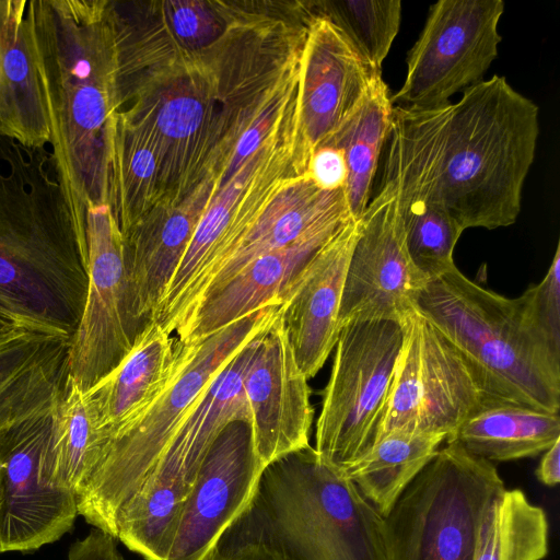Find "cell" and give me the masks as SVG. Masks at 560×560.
<instances>
[{
  "instance_id": "ba28073f",
  "label": "cell",
  "mask_w": 560,
  "mask_h": 560,
  "mask_svg": "<svg viewBox=\"0 0 560 560\" xmlns=\"http://www.w3.org/2000/svg\"><path fill=\"white\" fill-rule=\"evenodd\" d=\"M262 332L245 343L214 376L139 494L119 515L117 539L145 560H166L185 501L219 434L231 422L248 424L243 381Z\"/></svg>"
},
{
  "instance_id": "9a60e30c",
  "label": "cell",
  "mask_w": 560,
  "mask_h": 560,
  "mask_svg": "<svg viewBox=\"0 0 560 560\" xmlns=\"http://www.w3.org/2000/svg\"><path fill=\"white\" fill-rule=\"evenodd\" d=\"M282 306L260 336L243 381L253 447L264 467L310 445L314 415L307 378L295 361L283 324Z\"/></svg>"
},
{
  "instance_id": "836d02e7",
  "label": "cell",
  "mask_w": 560,
  "mask_h": 560,
  "mask_svg": "<svg viewBox=\"0 0 560 560\" xmlns=\"http://www.w3.org/2000/svg\"><path fill=\"white\" fill-rule=\"evenodd\" d=\"M202 560H294L267 541L225 529Z\"/></svg>"
},
{
  "instance_id": "5bb4252c",
  "label": "cell",
  "mask_w": 560,
  "mask_h": 560,
  "mask_svg": "<svg viewBox=\"0 0 560 560\" xmlns=\"http://www.w3.org/2000/svg\"><path fill=\"white\" fill-rule=\"evenodd\" d=\"M54 413L27 420L0 436V552H27L52 544L72 528L79 515L75 495L40 477V457Z\"/></svg>"
},
{
  "instance_id": "44dd1931",
  "label": "cell",
  "mask_w": 560,
  "mask_h": 560,
  "mask_svg": "<svg viewBox=\"0 0 560 560\" xmlns=\"http://www.w3.org/2000/svg\"><path fill=\"white\" fill-rule=\"evenodd\" d=\"M69 343L0 317V436L57 410L68 386Z\"/></svg>"
},
{
  "instance_id": "603a6c76",
  "label": "cell",
  "mask_w": 560,
  "mask_h": 560,
  "mask_svg": "<svg viewBox=\"0 0 560 560\" xmlns=\"http://www.w3.org/2000/svg\"><path fill=\"white\" fill-rule=\"evenodd\" d=\"M176 338L149 320L120 363L89 388L105 444L163 390L172 372ZM104 444V445H105Z\"/></svg>"
},
{
  "instance_id": "d6a6232c",
  "label": "cell",
  "mask_w": 560,
  "mask_h": 560,
  "mask_svg": "<svg viewBox=\"0 0 560 560\" xmlns=\"http://www.w3.org/2000/svg\"><path fill=\"white\" fill-rule=\"evenodd\" d=\"M163 10L172 35L185 47L202 48L223 31L215 14L203 2H166Z\"/></svg>"
},
{
  "instance_id": "f546056e",
  "label": "cell",
  "mask_w": 560,
  "mask_h": 560,
  "mask_svg": "<svg viewBox=\"0 0 560 560\" xmlns=\"http://www.w3.org/2000/svg\"><path fill=\"white\" fill-rule=\"evenodd\" d=\"M548 535L545 510L522 490L504 489L486 513L475 560H542Z\"/></svg>"
},
{
  "instance_id": "83f0119b",
  "label": "cell",
  "mask_w": 560,
  "mask_h": 560,
  "mask_svg": "<svg viewBox=\"0 0 560 560\" xmlns=\"http://www.w3.org/2000/svg\"><path fill=\"white\" fill-rule=\"evenodd\" d=\"M453 440L491 463L533 457L560 440V417L522 406H488L466 420Z\"/></svg>"
},
{
  "instance_id": "4316f807",
  "label": "cell",
  "mask_w": 560,
  "mask_h": 560,
  "mask_svg": "<svg viewBox=\"0 0 560 560\" xmlns=\"http://www.w3.org/2000/svg\"><path fill=\"white\" fill-rule=\"evenodd\" d=\"M104 444L91 398L68 378L66 394L52 416L40 457L43 481L69 490L77 498Z\"/></svg>"
},
{
  "instance_id": "9c48e42d",
  "label": "cell",
  "mask_w": 560,
  "mask_h": 560,
  "mask_svg": "<svg viewBox=\"0 0 560 560\" xmlns=\"http://www.w3.org/2000/svg\"><path fill=\"white\" fill-rule=\"evenodd\" d=\"M402 337L394 319L352 318L340 327L316 421L323 462L343 470L375 442Z\"/></svg>"
},
{
  "instance_id": "8992f818",
  "label": "cell",
  "mask_w": 560,
  "mask_h": 560,
  "mask_svg": "<svg viewBox=\"0 0 560 560\" xmlns=\"http://www.w3.org/2000/svg\"><path fill=\"white\" fill-rule=\"evenodd\" d=\"M412 307L468 364L490 406L560 410V361L532 334L520 299H508L457 267L428 280Z\"/></svg>"
},
{
  "instance_id": "1f68e13d",
  "label": "cell",
  "mask_w": 560,
  "mask_h": 560,
  "mask_svg": "<svg viewBox=\"0 0 560 560\" xmlns=\"http://www.w3.org/2000/svg\"><path fill=\"white\" fill-rule=\"evenodd\" d=\"M524 322L537 340L560 361V244L544 279L518 296Z\"/></svg>"
},
{
  "instance_id": "52a82bcc",
  "label": "cell",
  "mask_w": 560,
  "mask_h": 560,
  "mask_svg": "<svg viewBox=\"0 0 560 560\" xmlns=\"http://www.w3.org/2000/svg\"><path fill=\"white\" fill-rule=\"evenodd\" d=\"M504 489L493 463L446 442L383 516L385 560H475L486 513Z\"/></svg>"
},
{
  "instance_id": "7a4b0ae2",
  "label": "cell",
  "mask_w": 560,
  "mask_h": 560,
  "mask_svg": "<svg viewBox=\"0 0 560 560\" xmlns=\"http://www.w3.org/2000/svg\"><path fill=\"white\" fill-rule=\"evenodd\" d=\"M89 285L50 150L0 136V299L30 327L71 338Z\"/></svg>"
},
{
  "instance_id": "f1b7e54d",
  "label": "cell",
  "mask_w": 560,
  "mask_h": 560,
  "mask_svg": "<svg viewBox=\"0 0 560 560\" xmlns=\"http://www.w3.org/2000/svg\"><path fill=\"white\" fill-rule=\"evenodd\" d=\"M445 442L440 435L390 432L342 471L384 516Z\"/></svg>"
},
{
  "instance_id": "d590c367",
  "label": "cell",
  "mask_w": 560,
  "mask_h": 560,
  "mask_svg": "<svg viewBox=\"0 0 560 560\" xmlns=\"http://www.w3.org/2000/svg\"><path fill=\"white\" fill-rule=\"evenodd\" d=\"M116 540L109 534L94 528L70 546L66 560H125Z\"/></svg>"
},
{
  "instance_id": "484cf974",
  "label": "cell",
  "mask_w": 560,
  "mask_h": 560,
  "mask_svg": "<svg viewBox=\"0 0 560 560\" xmlns=\"http://www.w3.org/2000/svg\"><path fill=\"white\" fill-rule=\"evenodd\" d=\"M390 95L382 73L374 74L353 109L322 143L332 144L343 153L346 203L355 220L371 200L378 159L389 135L394 109Z\"/></svg>"
},
{
  "instance_id": "d6986e66",
  "label": "cell",
  "mask_w": 560,
  "mask_h": 560,
  "mask_svg": "<svg viewBox=\"0 0 560 560\" xmlns=\"http://www.w3.org/2000/svg\"><path fill=\"white\" fill-rule=\"evenodd\" d=\"M350 218L331 219L293 244L252 260L195 310L176 338H206L266 305L285 303L314 256Z\"/></svg>"
},
{
  "instance_id": "e575fe53",
  "label": "cell",
  "mask_w": 560,
  "mask_h": 560,
  "mask_svg": "<svg viewBox=\"0 0 560 560\" xmlns=\"http://www.w3.org/2000/svg\"><path fill=\"white\" fill-rule=\"evenodd\" d=\"M307 175L320 189H345L347 166L342 151L329 143L317 147L310 158Z\"/></svg>"
},
{
  "instance_id": "7402d4cb",
  "label": "cell",
  "mask_w": 560,
  "mask_h": 560,
  "mask_svg": "<svg viewBox=\"0 0 560 560\" xmlns=\"http://www.w3.org/2000/svg\"><path fill=\"white\" fill-rule=\"evenodd\" d=\"M0 136L31 148L50 142L30 0H0Z\"/></svg>"
},
{
  "instance_id": "3957f363",
  "label": "cell",
  "mask_w": 560,
  "mask_h": 560,
  "mask_svg": "<svg viewBox=\"0 0 560 560\" xmlns=\"http://www.w3.org/2000/svg\"><path fill=\"white\" fill-rule=\"evenodd\" d=\"M538 136V106L503 75L469 86L448 104L438 178L444 203L464 231L516 222Z\"/></svg>"
},
{
  "instance_id": "277c9868",
  "label": "cell",
  "mask_w": 560,
  "mask_h": 560,
  "mask_svg": "<svg viewBox=\"0 0 560 560\" xmlns=\"http://www.w3.org/2000/svg\"><path fill=\"white\" fill-rule=\"evenodd\" d=\"M228 529L275 545L294 560H385L383 516L311 445L265 467L250 502Z\"/></svg>"
},
{
  "instance_id": "5b68a950",
  "label": "cell",
  "mask_w": 560,
  "mask_h": 560,
  "mask_svg": "<svg viewBox=\"0 0 560 560\" xmlns=\"http://www.w3.org/2000/svg\"><path fill=\"white\" fill-rule=\"evenodd\" d=\"M282 304L266 305L194 341L176 338L168 381L160 395L102 448L77 497L78 514L115 538L116 522L139 494L168 443L214 376L272 323Z\"/></svg>"
},
{
  "instance_id": "8d00e7d4",
  "label": "cell",
  "mask_w": 560,
  "mask_h": 560,
  "mask_svg": "<svg viewBox=\"0 0 560 560\" xmlns=\"http://www.w3.org/2000/svg\"><path fill=\"white\" fill-rule=\"evenodd\" d=\"M538 480L548 487H555L560 481V440L556 441L544 455L536 469Z\"/></svg>"
},
{
  "instance_id": "8fae6325",
  "label": "cell",
  "mask_w": 560,
  "mask_h": 560,
  "mask_svg": "<svg viewBox=\"0 0 560 560\" xmlns=\"http://www.w3.org/2000/svg\"><path fill=\"white\" fill-rule=\"evenodd\" d=\"M502 0H440L407 55L394 106L434 108L483 80L499 55Z\"/></svg>"
},
{
  "instance_id": "74e56055",
  "label": "cell",
  "mask_w": 560,
  "mask_h": 560,
  "mask_svg": "<svg viewBox=\"0 0 560 560\" xmlns=\"http://www.w3.org/2000/svg\"><path fill=\"white\" fill-rule=\"evenodd\" d=\"M0 317L23 324L20 317L0 299ZM25 325V324H23Z\"/></svg>"
},
{
  "instance_id": "4fadbf2b",
  "label": "cell",
  "mask_w": 560,
  "mask_h": 560,
  "mask_svg": "<svg viewBox=\"0 0 560 560\" xmlns=\"http://www.w3.org/2000/svg\"><path fill=\"white\" fill-rule=\"evenodd\" d=\"M425 282L407 252L397 189L393 182L381 179L359 219L339 327L352 318L401 320Z\"/></svg>"
},
{
  "instance_id": "ffe728a7",
  "label": "cell",
  "mask_w": 560,
  "mask_h": 560,
  "mask_svg": "<svg viewBox=\"0 0 560 560\" xmlns=\"http://www.w3.org/2000/svg\"><path fill=\"white\" fill-rule=\"evenodd\" d=\"M358 234L359 220L350 218L314 256L283 303L288 338L307 380L319 372L338 339L341 298Z\"/></svg>"
},
{
  "instance_id": "4dcf8cb0",
  "label": "cell",
  "mask_w": 560,
  "mask_h": 560,
  "mask_svg": "<svg viewBox=\"0 0 560 560\" xmlns=\"http://www.w3.org/2000/svg\"><path fill=\"white\" fill-rule=\"evenodd\" d=\"M312 8L341 31L373 71L382 72L399 32L400 0L319 1L312 2Z\"/></svg>"
},
{
  "instance_id": "d4e9b609",
  "label": "cell",
  "mask_w": 560,
  "mask_h": 560,
  "mask_svg": "<svg viewBox=\"0 0 560 560\" xmlns=\"http://www.w3.org/2000/svg\"><path fill=\"white\" fill-rule=\"evenodd\" d=\"M405 242L416 269L428 280L456 267L455 246L464 232L447 210L435 178L417 168L395 172Z\"/></svg>"
},
{
  "instance_id": "7c38bea8",
  "label": "cell",
  "mask_w": 560,
  "mask_h": 560,
  "mask_svg": "<svg viewBox=\"0 0 560 560\" xmlns=\"http://www.w3.org/2000/svg\"><path fill=\"white\" fill-rule=\"evenodd\" d=\"M89 285L69 343V380L88 390L128 354L148 323L133 313L122 234L108 205L86 211Z\"/></svg>"
},
{
  "instance_id": "30bf717a",
  "label": "cell",
  "mask_w": 560,
  "mask_h": 560,
  "mask_svg": "<svg viewBox=\"0 0 560 560\" xmlns=\"http://www.w3.org/2000/svg\"><path fill=\"white\" fill-rule=\"evenodd\" d=\"M400 322L402 343L375 441L400 431L448 442L490 405L466 361L427 318L412 307Z\"/></svg>"
},
{
  "instance_id": "ac0fdd59",
  "label": "cell",
  "mask_w": 560,
  "mask_h": 560,
  "mask_svg": "<svg viewBox=\"0 0 560 560\" xmlns=\"http://www.w3.org/2000/svg\"><path fill=\"white\" fill-rule=\"evenodd\" d=\"M376 73L382 72L366 65L340 30L314 12L301 50L298 89L300 158L306 168Z\"/></svg>"
},
{
  "instance_id": "6da1fadb",
  "label": "cell",
  "mask_w": 560,
  "mask_h": 560,
  "mask_svg": "<svg viewBox=\"0 0 560 560\" xmlns=\"http://www.w3.org/2000/svg\"><path fill=\"white\" fill-rule=\"evenodd\" d=\"M50 125V152L80 240L86 211L107 205V124L116 48L106 0H30Z\"/></svg>"
},
{
  "instance_id": "f35d334b",
  "label": "cell",
  "mask_w": 560,
  "mask_h": 560,
  "mask_svg": "<svg viewBox=\"0 0 560 560\" xmlns=\"http://www.w3.org/2000/svg\"><path fill=\"white\" fill-rule=\"evenodd\" d=\"M2 497H3V486H2V475L0 471V523H1Z\"/></svg>"
},
{
  "instance_id": "e0dca14e",
  "label": "cell",
  "mask_w": 560,
  "mask_h": 560,
  "mask_svg": "<svg viewBox=\"0 0 560 560\" xmlns=\"http://www.w3.org/2000/svg\"><path fill=\"white\" fill-rule=\"evenodd\" d=\"M340 215H350L345 189H320L307 173L287 177L258 215L213 258L196 281L185 300L173 334L208 296L252 260L293 244Z\"/></svg>"
},
{
  "instance_id": "cb8c5ba5",
  "label": "cell",
  "mask_w": 560,
  "mask_h": 560,
  "mask_svg": "<svg viewBox=\"0 0 560 560\" xmlns=\"http://www.w3.org/2000/svg\"><path fill=\"white\" fill-rule=\"evenodd\" d=\"M197 221L180 206H154L122 236L132 308L139 320H151Z\"/></svg>"
},
{
  "instance_id": "2e32d148",
  "label": "cell",
  "mask_w": 560,
  "mask_h": 560,
  "mask_svg": "<svg viewBox=\"0 0 560 560\" xmlns=\"http://www.w3.org/2000/svg\"><path fill=\"white\" fill-rule=\"evenodd\" d=\"M264 469L249 425L242 421L228 424L199 468L166 560H202L248 505Z\"/></svg>"
}]
</instances>
